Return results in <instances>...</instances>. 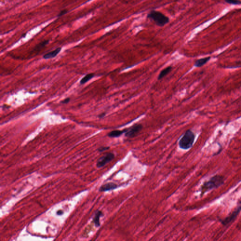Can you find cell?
Listing matches in <instances>:
<instances>
[{
	"instance_id": "obj_14",
	"label": "cell",
	"mask_w": 241,
	"mask_h": 241,
	"mask_svg": "<svg viewBox=\"0 0 241 241\" xmlns=\"http://www.w3.org/2000/svg\"><path fill=\"white\" fill-rule=\"evenodd\" d=\"M225 1L229 4H233V5L241 4V1L240 0H225Z\"/></svg>"
},
{
	"instance_id": "obj_7",
	"label": "cell",
	"mask_w": 241,
	"mask_h": 241,
	"mask_svg": "<svg viewBox=\"0 0 241 241\" xmlns=\"http://www.w3.org/2000/svg\"><path fill=\"white\" fill-rule=\"evenodd\" d=\"M118 187V185L116 184L113 182H109L101 185L99 189V191L101 192L109 191L116 189Z\"/></svg>"
},
{
	"instance_id": "obj_5",
	"label": "cell",
	"mask_w": 241,
	"mask_h": 241,
	"mask_svg": "<svg viewBox=\"0 0 241 241\" xmlns=\"http://www.w3.org/2000/svg\"><path fill=\"white\" fill-rule=\"evenodd\" d=\"M115 157L114 154L112 153H107L99 158L96 164L97 168L102 167L107 163L112 161Z\"/></svg>"
},
{
	"instance_id": "obj_17",
	"label": "cell",
	"mask_w": 241,
	"mask_h": 241,
	"mask_svg": "<svg viewBox=\"0 0 241 241\" xmlns=\"http://www.w3.org/2000/svg\"><path fill=\"white\" fill-rule=\"evenodd\" d=\"M70 100V98L69 97H68V98H66V99L62 101H61V103H62V104H67V103H69Z\"/></svg>"
},
{
	"instance_id": "obj_9",
	"label": "cell",
	"mask_w": 241,
	"mask_h": 241,
	"mask_svg": "<svg viewBox=\"0 0 241 241\" xmlns=\"http://www.w3.org/2000/svg\"><path fill=\"white\" fill-rule=\"evenodd\" d=\"M61 50V48H60V47L57 48L54 51H52L51 52H48V53L44 55V56H43V58L44 59H50V58H55L58 54V53L60 52Z\"/></svg>"
},
{
	"instance_id": "obj_15",
	"label": "cell",
	"mask_w": 241,
	"mask_h": 241,
	"mask_svg": "<svg viewBox=\"0 0 241 241\" xmlns=\"http://www.w3.org/2000/svg\"><path fill=\"white\" fill-rule=\"evenodd\" d=\"M109 149V147H100V148H98V151H99V152H103L104 151L106 150H108V149Z\"/></svg>"
},
{
	"instance_id": "obj_18",
	"label": "cell",
	"mask_w": 241,
	"mask_h": 241,
	"mask_svg": "<svg viewBox=\"0 0 241 241\" xmlns=\"http://www.w3.org/2000/svg\"><path fill=\"white\" fill-rule=\"evenodd\" d=\"M105 115H106V113H102V114L99 115V117L100 118H103Z\"/></svg>"
},
{
	"instance_id": "obj_16",
	"label": "cell",
	"mask_w": 241,
	"mask_h": 241,
	"mask_svg": "<svg viewBox=\"0 0 241 241\" xmlns=\"http://www.w3.org/2000/svg\"><path fill=\"white\" fill-rule=\"evenodd\" d=\"M67 12H68V11L66 9H64L63 11L60 12V13L58 15V17H61L64 15L66 14Z\"/></svg>"
},
{
	"instance_id": "obj_1",
	"label": "cell",
	"mask_w": 241,
	"mask_h": 241,
	"mask_svg": "<svg viewBox=\"0 0 241 241\" xmlns=\"http://www.w3.org/2000/svg\"><path fill=\"white\" fill-rule=\"evenodd\" d=\"M224 182V179L220 175H215L210 180L205 182L201 187V193L202 194L211 189L217 188L222 185Z\"/></svg>"
},
{
	"instance_id": "obj_13",
	"label": "cell",
	"mask_w": 241,
	"mask_h": 241,
	"mask_svg": "<svg viewBox=\"0 0 241 241\" xmlns=\"http://www.w3.org/2000/svg\"><path fill=\"white\" fill-rule=\"evenodd\" d=\"M94 74H93V73L88 74L87 75H86L83 78L81 79V80L80 81V84H84L88 82L91 79H92L94 76Z\"/></svg>"
},
{
	"instance_id": "obj_3",
	"label": "cell",
	"mask_w": 241,
	"mask_h": 241,
	"mask_svg": "<svg viewBox=\"0 0 241 241\" xmlns=\"http://www.w3.org/2000/svg\"><path fill=\"white\" fill-rule=\"evenodd\" d=\"M194 139L195 135L194 132L191 130H188L179 140V147L184 150L189 149L193 145Z\"/></svg>"
},
{
	"instance_id": "obj_2",
	"label": "cell",
	"mask_w": 241,
	"mask_h": 241,
	"mask_svg": "<svg viewBox=\"0 0 241 241\" xmlns=\"http://www.w3.org/2000/svg\"><path fill=\"white\" fill-rule=\"evenodd\" d=\"M147 18L154 22L157 26L162 27L168 23L170 21L169 17L159 11H151L147 15Z\"/></svg>"
},
{
	"instance_id": "obj_12",
	"label": "cell",
	"mask_w": 241,
	"mask_h": 241,
	"mask_svg": "<svg viewBox=\"0 0 241 241\" xmlns=\"http://www.w3.org/2000/svg\"><path fill=\"white\" fill-rule=\"evenodd\" d=\"M102 216H103V214L102 212L101 211H97L95 214L93 221L96 227H100V217Z\"/></svg>"
},
{
	"instance_id": "obj_4",
	"label": "cell",
	"mask_w": 241,
	"mask_h": 241,
	"mask_svg": "<svg viewBox=\"0 0 241 241\" xmlns=\"http://www.w3.org/2000/svg\"><path fill=\"white\" fill-rule=\"evenodd\" d=\"M143 125L141 124H135L129 128L127 129L125 133V136L129 138H133L137 136V134L142 130Z\"/></svg>"
},
{
	"instance_id": "obj_8",
	"label": "cell",
	"mask_w": 241,
	"mask_h": 241,
	"mask_svg": "<svg viewBox=\"0 0 241 241\" xmlns=\"http://www.w3.org/2000/svg\"><path fill=\"white\" fill-rule=\"evenodd\" d=\"M211 58L210 57H208L199 59L194 62V66L197 67V68L202 67L204 65H205L208 62L210 61Z\"/></svg>"
},
{
	"instance_id": "obj_11",
	"label": "cell",
	"mask_w": 241,
	"mask_h": 241,
	"mask_svg": "<svg viewBox=\"0 0 241 241\" xmlns=\"http://www.w3.org/2000/svg\"><path fill=\"white\" fill-rule=\"evenodd\" d=\"M171 69H172L171 66H168L167 68H165L163 69L158 75V80H161V79L164 78L165 76L167 75L168 74H169L171 72Z\"/></svg>"
},
{
	"instance_id": "obj_19",
	"label": "cell",
	"mask_w": 241,
	"mask_h": 241,
	"mask_svg": "<svg viewBox=\"0 0 241 241\" xmlns=\"http://www.w3.org/2000/svg\"><path fill=\"white\" fill-rule=\"evenodd\" d=\"M63 213V211H58L57 213L58 215H61V214H62Z\"/></svg>"
},
{
	"instance_id": "obj_10",
	"label": "cell",
	"mask_w": 241,
	"mask_h": 241,
	"mask_svg": "<svg viewBox=\"0 0 241 241\" xmlns=\"http://www.w3.org/2000/svg\"><path fill=\"white\" fill-rule=\"evenodd\" d=\"M127 131V129L122 130H114L111 131L108 134V136L110 137H120L123 134L125 133Z\"/></svg>"
},
{
	"instance_id": "obj_6",
	"label": "cell",
	"mask_w": 241,
	"mask_h": 241,
	"mask_svg": "<svg viewBox=\"0 0 241 241\" xmlns=\"http://www.w3.org/2000/svg\"><path fill=\"white\" fill-rule=\"evenodd\" d=\"M241 211V203L239 206L237 207V208L230 214L229 216L227 217V218H225V219L223 220H221V222L223 225H227L229 224L231 222L233 221L234 220L236 219L237 215H238L239 213H240V211Z\"/></svg>"
}]
</instances>
